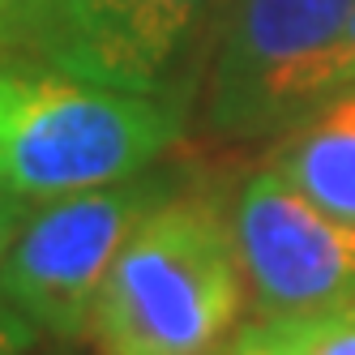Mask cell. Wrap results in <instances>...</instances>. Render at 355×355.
Wrapping results in <instances>:
<instances>
[{
	"label": "cell",
	"mask_w": 355,
	"mask_h": 355,
	"mask_svg": "<svg viewBox=\"0 0 355 355\" xmlns=\"http://www.w3.org/2000/svg\"><path fill=\"white\" fill-rule=\"evenodd\" d=\"M180 94H137L0 60V189L52 201L146 171L180 141Z\"/></svg>",
	"instance_id": "cell-1"
},
{
	"label": "cell",
	"mask_w": 355,
	"mask_h": 355,
	"mask_svg": "<svg viewBox=\"0 0 355 355\" xmlns=\"http://www.w3.org/2000/svg\"><path fill=\"white\" fill-rule=\"evenodd\" d=\"M244 304L236 227L197 197L159 201L124 240L98 291V355H210Z\"/></svg>",
	"instance_id": "cell-2"
},
{
	"label": "cell",
	"mask_w": 355,
	"mask_h": 355,
	"mask_svg": "<svg viewBox=\"0 0 355 355\" xmlns=\"http://www.w3.org/2000/svg\"><path fill=\"white\" fill-rule=\"evenodd\" d=\"M218 0H5V60L137 94H180L175 73Z\"/></svg>",
	"instance_id": "cell-3"
},
{
	"label": "cell",
	"mask_w": 355,
	"mask_h": 355,
	"mask_svg": "<svg viewBox=\"0 0 355 355\" xmlns=\"http://www.w3.org/2000/svg\"><path fill=\"white\" fill-rule=\"evenodd\" d=\"M163 201L159 175H129L103 189L39 201L0 257V300L47 338L90 334L98 291L133 227Z\"/></svg>",
	"instance_id": "cell-4"
},
{
	"label": "cell",
	"mask_w": 355,
	"mask_h": 355,
	"mask_svg": "<svg viewBox=\"0 0 355 355\" xmlns=\"http://www.w3.org/2000/svg\"><path fill=\"white\" fill-rule=\"evenodd\" d=\"M351 0H232L206 120L218 137L287 133L329 98V60Z\"/></svg>",
	"instance_id": "cell-5"
},
{
	"label": "cell",
	"mask_w": 355,
	"mask_h": 355,
	"mask_svg": "<svg viewBox=\"0 0 355 355\" xmlns=\"http://www.w3.org/2000/svg\"><path fill=\"white\" fill-rule=\"evenodd\" d=\"M232 227L266 317L355 304V218L321 210L266 167L244 180Z\"/></svg>",
	"instance_id": "cell-6"
},
{
	"label": "cell",
	"mask_w": 355,
	"mask_h": 355,
	"mask_svg": "<svg viewBox=\"0 0 355 355\" xmlns=\"http://www.w3.org/2000/svg\"><path fill=\"white\" fill-rule=\"evenodd\" d=\"M270 171L321 210L355 218V86L300 116L274 146Z\"/></svg>",
	"instance_id": "cell-7"
},
{
	"label": "cell",
	"mask_w": 355,
	"mask_h": 355,
	"mask_svg": "<svg viewBox=\"0 0 355 355\" xmlns=\"http://www.w3.org/2000/svg\"><path fill=\"white\" fill-rule=\"evenodd\" d=\"M313 325L317 313H278L236 334V343L223 355H309Z\"/></svg>",
	"instance_id": "cell-8"
},
{
	"label": "cell",
	"mask_w": 355,
	"mask_h": 355,
	"mask_svg": "<svg viewBox=\"0 0 355 355\" xmlns=\"http://www.w3.org/2000/svg\"><path fill=\"white\" fill-rule=\"evenodd\" d=\"M309 355H355V304L317 313Z\"/></svg>",
	"instance_id": "cell-9"
},
{
	"label": "cell",
	"mask_w": 355,
	"mask_h": 355,
	"mask_svg": "<svg viewBox=\"0 0 355 355\" xmlns=\"http://www.w3.org/2000/svg\"><path fill=\"white\" fill-rule=\"evenodd\" d=\"M0 355H47L43 351V329L31 325L17 309L0 300Z\"/></svg>",
	"instance_id": "cell-10"
},
{
	"label": "cell",
	"mask_w": 355,
	"mask_h": 355,
	"mask_svg": "<svg viewBox=\"0 0 355 355\" xmlns=\"http://www.w3.org/2000/svg\"><path fill=\"white\" fill-rule=\"evenodd\" d=\"M355 86V0H351V13H347V26L343 39L334 47V60H329V94H338Z\"/></svg>",
	"instance_id": "cell-11"
},
{
	"label": "cell",
	"mask_w": 355,
	"mask_h": 355,
	"mask_svg": "<svg viewBox=\"0 0 355 355\" xmlns=\"http://www.w3.org/2000/svg\"><path fill=\"white\" fill-rule=\"evenodd\" d=\"M26 210H31V201H21V197H13V193L0 189V257H5L9 240L17 236V227H21V218H26Z\"/></svg>",
	"instance_id": "cell-12"
},
{
	"label": "cell",
	"mask_w": 355,
	"mask_h": 355,
	"mask_svg": "<svg viewBox=\"0 0 355 355\" xmlns=\"http://www.w3.org/2000/svg\"><path fill=\"white\" fill-rule=\"evenodd\" d=\"M0 5H5V0H0Z\"/></svg>",
	"instance_id": "cell-13"
}]
</instances>
